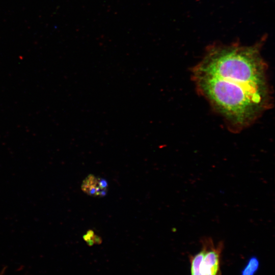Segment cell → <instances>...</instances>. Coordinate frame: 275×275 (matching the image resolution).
Wrapping results in <instances>:
<instances>
[{
	"instance_id": "cell-4",
	"label": "cell",
	"mask_w": 275,
	"mask_h": 275,
	"mask_svg": "<svg viewBox=\"0 0 275 275\" xmlns=\"http://www.w3.org/2000/svg\"><path fill=\"white\" fill-rule=\"evenodd\" d=\"M259 262L256 257H251L241 271V275H254L259 268Z\"/></svg>"
},
{
	"instance_id": "cell-1",
	"label": "cell",
	"mask_w": 275,
	"mask_h": 275,
	"mask_svg": "<svg viewBox=\"0 0 275 275\" xmlns=\"http://www.w3.org/2000/svg\"><path fill=\"white\" fill-rule=\"evenodd\" d=\"M264 41L210 45L193 68L199 93L234 131L253 124L271 106L267 64L261 52Z\"/></svg>"
},
{
	"instance_id": "cell-3",
	"label": "cell",
	"mask_w": 275,
	"mask_h": 275,
	"mask_svg": "<svg viewBox=\"0 0 275 275\" xmlns=\"http://www.w3.org/2000/svg\"><path fill=\"white\" fill-rule=\"evenodd\" d=\"M108 184L104 179L89 175L84 180L81 187L82 191L89 196L103 197L107 191Z\"/></svg>"
},
{
	"instance_id": "cell-2",
	"label": "cell",
	"mask_w": 275,
	"mask_h": 275,
	"mask_svg": "<svg viewBox=\"0 0 275 275\" xmlns=\"http://www.w3.org/2000/svg\"><path fill=\"white\" fill-rule=\"evenodd\" d=\"M201 250L190 257L191 275H218L224 243L215 245L211 238L203 237Z\"/></svg>"
},
{
	"instance_id": "cell-5",
	"label": "cell",
	"mask_w": 275,
	"mask_h": 275,
	"mask_svg": "<svg viewBox=\"0 0 275 275\" xmlns=\"http://www.w3.org/2000/svg\"><path fill=\"white\" fill-rule=\"evenodd\" d=\"M5 269H3L0 271V275H3L5 272Z\"/></svg>"
}]
</instances>
